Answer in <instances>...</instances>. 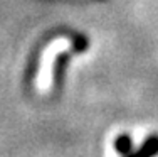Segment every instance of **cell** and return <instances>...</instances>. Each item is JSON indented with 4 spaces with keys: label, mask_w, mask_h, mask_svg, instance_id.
Listing matches in <instances>:
<instances>
[{
    "label": "cell",
    "mask_w": 158,
    "mask_h": 157,
    "mask_svg": "<svg viewBox=\"0 0 158 157\" xmlns=\"http://www.w3.org/2000/svg\"><path fill=\"white\" fill-rule=\"evenodd\" d=\"M155 155H158V135H150L136 150L133 149L130 154L123 157H155Z\"/></svg>",
    "instance_id": "obj_1"
},
{
    "label": "cell",
    "mask_w": 158,
    "mask_h": 157,
    "mask_svg": "<svg viewBox=\"0 0 158 157\" xmlns=\"http://www.w3.org/2000/svg\"><path fill=\"white\" fill-rule=\"evenodd\" d=\"M114 150L119 155H126L133 150V139L128 133H121L114 139Z\"/></svg>",
    "instance_id": "obj_2"
}]
</instances>
